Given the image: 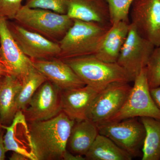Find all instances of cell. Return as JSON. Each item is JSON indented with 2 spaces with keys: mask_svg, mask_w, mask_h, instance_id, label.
Listing matches in <instances>:
<instances>
[{
  "mask_svg": "<svg viewBox=\"0 0 160 160\" xmlns=\"http://www.w3.org/2000/svg\"><path fill=\"white\" fill-rule=\"evenodd\" d=\"M28 122L36 160H63L75 122L62 111L50 119Z\"/></svg>",
  "mask_w": 160,
  "mask_h": 160,
  "instance_id": "6da1fadb",
  "label": "cell"
},
{
  "mask_svg": "<svg viewBox=\"0 0 160 160\" xmlns=\"http://www.w3.org/2000/svg\"><path fill=\"white\" fill-rule=\"evenodd\" d=\"M73 21L72 26L58 43L61 51L57 58L65 60L94 54L112 25L78 19Z\"/></svg>",
  "mask_w": 160,
  "mask_h": 160,
  "instance_id": "7a4b0ae2",
  "label": "cell"
},
{
  "mask_svg": "<svg viewBox=\"0 0 160 160\" xmlns=\"http://www.w3.org/2000/svg\"><path fill=\"white\" fill-rule=\"evenodd\" d=\"M16 22L29 31L58 43L73 25L67 14L22 5L15 17Z\"/></svg>",
  "mask_w": 160,
  "mask_h": 160,
  "instance_id": "3957f363",
  "label": "cell"
},
{
  "mask_svg": "<svg viewBox=\"0 0 160 160\" xmlns=\"http://www.w3.org/2000/svg\"><path fill=\"white\" fill-rule=\"evenodd\" d=\"M62 60L86 85L104 88L113 82L133 81L129 73L117 63L106 62L94 55Z\"/></svg>",
  "mask_w": 160,
  "mask_h": 160,
  "instance_id": "277c9868",
  "label": "cell"
},
{
  "mask_svg": "<svg viewBox=\"0 0 160 160\" xmlns=\"http://www.w3.org/2000/svg\"><path fill=\"white\" fill-rule=\"evenodd\" d=\"M133 82L134 85L122 107L106 122L137 117L152 118L160 120V110L150 93L146 67L141 70Z\"/></svg>",
  "mask_w": 160,
  "mask_h": 160,
  "instance_id": "5b68a950",
  "label": "cell"
},
{
  "mask_svg": "<svg viewBox=\"0 0 160 160\" xmlns=\"http://www.w3.org/2000/svg\"><path fill=\"white\" fill-rule=\"evenodd\" d=\"M97 126L99 134L109 138L132 158L142 153L146 131L142 123L137 118L102 123Z\"/></svg>",
  "mask_w": 160,
  "mask_h": 160,
  "instance_id": "8992f818",
  "label": "cell"
},
{
  "mask_svg": "<svg viewBox=\"0 0 160 160\" xmlns=\"http://www.w3.org/2000/svg\"><path fill=\"white\" fill-rule=\"evenodd\" d=\"M131 88L128 82H116L108 84L97 96L87 119L97 125L106 122L122 107Z\"/></svg>",
  "mask_w": 160,
  "mask_h": 160,
  "instance_id": "52a82bcc",
  "label": "cell"
},
{
  "mask_svg": "<svg viewBox=\"0 0 160 160\" xmlns=\"http://www.w3.org/2000/svg\"><path fill=\"white\" fill-rule=\"evenodd\" d=\"M155 48L152 43L139 34L130 23L129 32L117 63L134 81L141 70L147 66Z\"/></svg>",
  "mask_w": 160,
  "mask_h": 160,
  "instance_id": "ba28073f",
  "label": "cell"
},
{
  "mask_svg": "<svg viewBox=\"0 0 160 160\" xmlns=\"http://www.w3.org/2000/svg\"><path fill=\"white\" fill-rule=\"evenodd\" d=\"M130 23L139 34L160 46V0H133L130 10Z\"/></svg>",
  "mask_w": 160,
  "mask_h": 160,
  "instance_id": "9c48e42d",
  "label": "cell"
},
{
  "mask_svg": "<svg viewBox=\"0 0 160 160\" xmlns=\"http://www.w3.org/2000/svg\"><path fill=\"white\" fill-rule=\"evenodd\" d=\"M61 90L50 81L43 83L22 112L27 122L46 121L62 111Z\"/></svg>",
  "mask_w": 160,
  "mask_h": 160,
  "instance_id": "30bf717a",
  "label": "cell"
},
{
  "mask_svg": "<svg viewBox=\"0 0 160 160\" xmlns=\"http://www.w3.org/2000/svg\"><path fill=\"white\" fill-rule=\"evenodd\" d=\"M7 23L9 30L20 49L31 60L58 57L61 51L58 43L27 30L16 22L7 21Z\"/></svg>",
  "mask_w": 160,
  "mask_h": 160,
  "instance_id": "8fae6325",
  "label": "cell"
},
{
  "mask_svg": "<svg viewBox=\"0 0 160 160\" xmlns=\"http://www.w3.org/2000/svg\"><path fill=\"white\" fill-rule=\"evenodd\" d=\"M0 49L2 62L10 74L22 80L33 68L32 60L23 53L9 30L6 18L0 16Z\"/></svg>",
  "mask_w": 160,
  "mask_h": 160,
  "instance_id": "7c38bea8",
  "label": "cell"
},
{
  "mask_svg": "<svg viewBox=\"0 0 160 160\" xmlns=\"http://www.w3.org/2000/svg\"><path fill=\"white\" fill-rule=\"evenodd\" d=\"M104 88L85 85L82 87L61 90L62 111L75 122L87 119L93 101Z\"/></svg>",
  "mask_w": 160,
  "mask_h": 160,
  "instance_id": "4fadbf2b",
  "label": "cell"
},
{
  "mask_svg": "<svg viewBox=\"0 0 160 160\" xmlns=\"http://www.w3.org/2000/svg\"><path fill=\"white\" fill-rule=\"evenodd\" d=\"M32 60L33 67L61 90L86 85L73 69L62 60L54 58Z\"/></svg>",
  "mask_w": 160,
  "mask_h": 160,
  "instance_id": "5bb4252c",
  "label": "cell"
},
{
  "mask_svg": "<svg viewBox=\"0 0 160 160\" xmlns=\"http://www.w3.org/2000/svg\"><path fill=\"white\" fill-rule=\"evenodd\" d=\"M130 22L120 21L112 24L104 35L94 55L109 63L117 62L129 32Z\"/></svg>",
  "mask_w": 160,
  "mask_h": 160,
  "instance_id": "9a60e30c",
  "label": "cell"
},
{
  "mask_svg": "<svg viewBox=\"0 0 160 160\" xmlns=\"http://www.w3.org/2000/svg\"><path fill=\"white\" fill-rule=\"evenodd\" d=\"M67 14L73 19L111 25L105 0H69Z\"/></svg>",
  "mask_w": 160,
  "mask_h": 160,
  "instance_id": "2e32d148",
  "label": "cell"
},
{
  "mask_svg": "<svg viewBox=\"0 0 160 160\" xmlns=\"http://www.w3.org/2000/svg\"><path fill=\"white\" fill-rule=\"evenodd\" d=\"M22 81L11 74L2 78L0 85V117L2 124L11 123L17 113L16 99Z\"/></svg>",
  "mask_w": 160,
  "mask_h": 160,
  "instance_id": "e0dca14e",
  "label": "cell"
},
{
  "mask_svg": "<svg viewBox=\"0 0 160 160\" xmlns=\"http://www.w3.org/2000/svg\"><path fill=\"white\" fill-rule=\"evenodd\" d=\"M99 134L97 124L89 119L75 122L72 129L68 145L74 154L85 155Z\"/></svg>",
  "mask_w": 160,
  "mask_h": 160,
  "instance_id": "ac0fdd59",
  "label": "cell"
},
{
  "mask_svg": "<svg viewBox=\"0 0 160 160\" xmlns=\"http://www.w3.org/2000/svg\"><path fill=\"white\" fill-rule=\"evenodd\" d=\"M85 156L89 160H131L133 158L109 138L99 133Z\"/></svg>",
  "mask_w": 160,
  "mask_h": 160,
  "instance_id": "d6986e66",
  "label": "cell"
},
{
  "mask_svg": "<svg viewBox=\"0 0 160 160\" xmlns=\"http://www.w3.org/2000/svg\"><path fill=\"white\" fill-rule=\"evenodd\" d=\"M146 131L142 148V160L160 159V120L152 118L142 117Z\"/></svg>",
  "mask_w": 160,
  "mask_h": 160,
  "instance_id": "ffe728a7",
  "label": "cell"
},
{
  "mask_svg": "<svg viewBox=\"0 0 160 160\" xmlns=\"http://www.w3.org/2000/svg\"><path fill=\"white\" fill-rule=\"evenodd\" d=\"M46 81L47 78L33 67L22 80V87L16 99L18 112H23L26 109L36 92Z\"/></svg>",
  "mask_w": 160,
  "mask_h": 160,
  "instance_id": "44dd1931",
  "label": "cell"
},
{
  "mask_svg": "<svg viewBox=\"0 0 160 160\" xmlns=\"http://www.w3.org/2000/svg\"><path fill=\"white\" fill-rule=\"evenodd\" d=\"M109 7L111 25L120 21L130 22L129 14L133 0H105Z\"/></svg>",
  "mask_w": 160,
  "mask_h": 160,
  "instance_id": "7402d4cb",
  "label": "cell"
},
{
  "mask_svg": "<svg viewBox=\"0 0 160 160\" xmlns=\"http://www.w3.org/2000/svg\"><path fill=\"white\" fill-rule=\"evenodd\" d=\"M146 69L150 89L160 86V46L155 48Z\"/></svg>",
  "mask_w": 160,
  "mask_h": 160,
  "instance_id": "603a6c76",
  "label": "cell"
},
{
  "mask_svg": "<svg viewBox=\"0 0 160 160\" xmlns=\"http://www.w3.org/2000/svg\"><path fill=\"white\" fill-rule=\"evenodd\" d=\"M69 0H26L25 5L32 8L51 10L57 13L67 14Z\"/></svg>",
  "mask_w": 160,
  "mask_h": 160,
  "instance_id": "cb8c5ba5",
  "label": "cell"
},
{
  "mask_svg": "<svg viewBox=\"0 0 160 160\" xmlns=\"http://www.w3.org/2000/svg\"><path fill=\"white\" fill-rule=\"evenodd\" d=\"M23 0H0V16L6 19H14L21 9Z\"/></svg>",
  "mask_w": 160,
  "mask_h": 160,
  "instance_id": "d4e9b609",
  "label": "cell"
},
{
  "mask_svg": "<svg viewBox=\"0 0 160 160\" xmlns=\"http://www.w3.org/2000/svg\"><path fill=\"white\" fill-rule=\"evenodd\" d=\"M150 91L153 101L160 110V86L150 89Z\"/></svg>",
  "mask_w": 160,
  "mask_h": 160,
  "instance_id": "484cf974",
  "label": "cell"
},
{
  "mask_svg": "<svg viewBox=\"0 0 160 160\" xmlns=\"http://www.w3.org/2000/svg\"><path fill=\"white\" fill-rule=\"evenodd\" d=\"M63 160H85L86 157H84L83 156L80 155L76 154L74 153H71L67 150L64 153L63 157Z\"/></svg>",
  "mask_w": 160,
  "mask_h": 160,
  "instance_id": "4316f807",
  "label": "cell"
},
{
  "mask_svg": "<svg viewBox=\"0 0 160 160\" xmlns=\"http://www.w3.org/2000/svg\"><path fill=\"white\" fill-rule=\"evenodd\" d=\"M7 152L2 134H0V160H4L6 158V153Z\"/></svg>",
  "mask_w": 160,
  "mask_h": 160,
  "instance_id": "83f0119b",
  "label": "cell"
},
{
  "mask_svg": "<svg viewBox=\"0 0 160 160\" xmlns=\"http://www.w3.org/2000/svg\"><path fill=\"white\" fill-rule=\"evenodd\" d=\"M10 160H30L28 157L26 155L19 152H13V153L11 156L9 158Z\"/></svg>",
  "mask_w": 160,
  "mask_h": 160,
  "instance_id": "f1b7e54d",
  "label": "cell"
},
{
  "mask_svg": "<svg viewBox=\"0 0 160 160\" xmlns=\"http://www.w3.org/2000/svg\"><path fill=\"white\" fill-rule=\"evenodd\" d=\"M10 74V72L2 62H0V78Z\"/></svg>",
  "mask_w": 160,
  "mask_h": 160,
  "instance_id": "f546056e",
  "label": "cell"
},
{
  "mask_svg": "<svg viewBox=\"0 0 160 160\" xmlns=\"http://www.w3.org/2000/svg\"><path fill=\"white\" fill-rule=\"evenodd\" d=\"M2 128V121H1V117H0V133H1V129Z\"/></svg>",
  "mask_w": 160,
  "mask_h": 160,
  "instance_id": "4dcf8cb0",
  "label": "cell"
},
{
  "mask_svg": "<svg viewBox=\"0 0 160 160\" xmlns=\"http://www.w3.org/2000/svg\"><path fill=\"white\" fill-rule=\"evenodd\" d=\"M0 62H2V60H1V49H0Z\"/></svg>",
  "mask_w": 160,
  "mask_h": 160,
  "instance_id": "1f68e13d",
  "label": "cell"
},
{
  "mask_svg": "<svg viewBox=\"0 0 160 160\" xmlns=\"http://www.w3.org/2000/svg\"><path fill=\"white\" fill-rule=\"evenodd\" d=\"M2 77L0 78V85H1V81H2Z\"/></svg>",
  "mask_w": 160,
  "mask_h": 160,
  "instance_id": "d6a6232c",
  "label": "cell"
}]
</instances>
